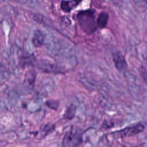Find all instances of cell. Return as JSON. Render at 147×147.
<instances>
[{
  "mask_svg": "<svg viewBox=\"0 0 147 147\" xmlns=\"http://www.w3.org/2000/svg\"><path fill=\"white\" fill-rule=\"evenodd\" d=\"M76 18L81 29L87 34H91L96 31L98 25L94 10L87 9L79 11Z\"/></svg>",
  "mask_w": 147,
  "mask_h": 147,
  "instance_id": "1",
  "label": "cell"
},
{
  "mask_svg": "<svg viewBox=\"0 0 147 147\" xmlns=\"http://www.w3.org/2000/svg\"><path fill=\"white\" fill-rule=\"evenodd\" d=\"M82 142V133L75 129H71L65 133L62 144L64 146H76L80 145Z\"/></svg>",
  "mask_w": 147,
  "mask_h": 147,
  "instance_id": "2",
  "label": "cell"
},
{
  "mask_svg": "<svg viewBox=\"0 0 147 147\" xmlns=\"http://www.w3.org/2000/svg\"><path fill=\"white\" fill-rule=\"evenodd\" d=\"M144 129V125L140 123L128 126L122 130L114 132L113 134L121 138L130 137L141 133L142 131H143Z\"/></svg>",
  "mask_w": 147,
  "mask_h": 147,
  "instance_id": "3",
  "label": "cell"
},
{
  "mask_svg": "<svg viewBox=\"0 0 147 147\" xmlns=\"http://www.w3.org/2000/svg\"><path fill=\"white\" fill-rule=\"evenodd\" d=\"M113 63L115 68L119 71L126 69L127 67V64L123 54L118 51H114L111 53Z\"/></svg>",
  "mask_w": 147,
  "mask_h": 147,
  "instance_id": "4",
  "label": "cell"
},
{
  "mask_svg": "<svg viewBox=\"0 0 147 147\" xmlns=\"http://www.w3.org/2000/svg\"><path fill=\"white\" fill-rule=\"evenodd\" d=\"M83 0H63L60 2V8L65 13H69L71 10L75 9Z\"/></svg>",
  "mask_w": 147,
  "mask_h": 147,
  "instance_id": "5",
  "label": "cell"
},
{
  "mask_svg": "<svg viewBox=\"0 0 147 147\" xmlns=\"http://www.w3.org/2000/svg\"><path fill=\"white\" fill-rule=\"evenodd\" d=\"M109 20V15L107 12L105 11H102L100 12L98 18H96V24L98 25V27H99L100 29L105 28L108 23Z\"/></svg>",
  "mask_w": 147,
  "mask_h": 147,
  "instance_id": "6",
  "label": "cell"
},
{
  "mask_svg": "<svg viewBox=\"0 0 147 147\" xmlns=\"http://www.w3.org/2000/svg\"><path fill=\"white\" fill-rule=\"evenodd\" d=\"M36 74L33 70H29L26 72L25 76L24 83L28 87H33L35 82Z\"/></svg>",
  "mask_w": 147,
  "mask_h": 147,
  "instance_id": "7",
  "label": "cell"
},
{
  "mask_svg": "<svg viewBox=\"0 0 147 147\" xmlns=\"http://www.w3.org/2000/svg\"><path fill=\"white\" fill-rule=\"evenodd\" d=\"M44 37L42 33L40 30H37L34 32L33 38L32 43L36 47H40L43 44Z\"/></svg>",
  "mask_w": 147,
  "mask_h": 147,
  "instance_id": "8",
  "label": "cell"
},
{
  "mask_svg": "<svg viewBox=\"0 0 147 147\" xmlns=\"http://www.w3.org/2000/svg\"><path fill=\"white\" fill-rule=\"evenodd\" d=\"M76 111V107L74 105H71L68 106L65 110V112L64 114V118L71 120L73 118L75 115Z\"/></svg>",
  "mask_w": 147,
  "mask_h": 147,
  "instance_id": "9",
  "label": "cell"
},
{
  "mask_svg": "<svg viewBox=\"0 0 147 147\" xmlns=\"http://www.w3.org/2000/svg\"><path fill=\"white\" fill-rule=\"evenodd\" d=\"M45 105L51 109L56 110L58 107V103L56 101H47Z\"/></svg>",
  "mask_w": 147,
  "mask_h": 147,
  "instance_id": "10",
  "label": "cell"
},
{
  "mask_svg": "<svg viewBox=\"0 0 147 147\" xmlns=\"http://www.w3.org/2000/svg\"><path fill=\"white\" fill-rule=\"evenodd\" d=\"M140 73H141V77L142 78V79L147 84V72L146 71L145 69L142 67V68L140 69Z\"/></svg>",
  "mask_w": 147,
  "mask_h": 147,
  "instance_id": "11",
  "label": "cell"
},
{
  "mask_svg": "<svg viewBox=\"0 0 147 147\" xmlns=\"http://www.w3.org/2000/svg\"><path fill=\"white\" fill-rule=\"evenodd\" d=\"M113 123L111 122H110V121H105L103 123V125H102V126L103 127L104 129H107L109 128H110V127H112L113 126Z\"/></svg>",
  "mask_w": 147,
  "mask_h": 147,
  "instance_id": "12",
  "label": "cell"
},
{
  "mask_svg": "<svg viewBox=\"0 0 147 147\" xmlns=\"http://www.w3.org/2000/svg\"><path fill=\"white\" fill-rule=\"evenodd\" d=\"M145 3H147V0H142Z\"/></svg>",
  "mask_w": 147,
  "mask_h": 147,
  "instance_id": "13",
  "label": "cell"
}]
</instances>
